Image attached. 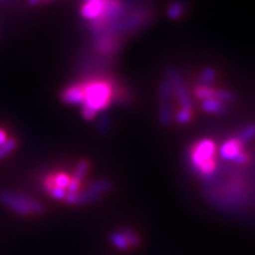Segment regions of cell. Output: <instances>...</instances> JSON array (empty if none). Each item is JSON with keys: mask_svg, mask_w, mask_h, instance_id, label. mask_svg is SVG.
Here are the masks:
<instances>
[{"mask_svg": "<svg viewBox=\"0 0 255 255\" xmlns=\"http://www.w3.org/2000/svg\"><path fill=\"white\" fill-rule=\"evenodd\" d=\"M248 159H250V157H248V155L245 151H242V152H240V154L238 155V157L235 158L234 162H237V163H239V164H245V163H247Z\"/></svg>", "mask_w": 255, "mask_h": 255, "instance_id": "cell-28", "label": "cell"}, {"mask_svg": "<svg viewBox=\"0 0 255 255\" xmlns=\"http://www.w3.org/2000/svg\"><path fill=\"white\" fill-rule=\"evenodd\" d=\"M41 1V0H27V2L30 4L31 6H36L39 4V2Z\"/></svg>", "mask_w": 255, "mask_h": 255, "instance_id": "cell-30", "label": "cell"}, {"mask_svg": "<svg viewBox=\"0 0 255 255\" xmlns=\"http://www.w3.org/2000/svg\"><path fill=\"white\" fill-rule=\"evenodd\" d=\"M60 100L69 105H84L85 97L82 84H73L65 88L60 94Z\"/></svg>", "mask_w": 255, "mask_h": 255, "instance_id": "cell-7", "label": "cell"}, {"mask_svg": "<svg viewBox=\"0 0 255 255\" xmlns=\"http://www.w3.org/2000/svg\"><path fill=\"white\" fill-rule=\"evenodd\" d=\"M96 115H97V113L92 110L91 108L87 107V105H82V117L85 121H89V122L94 121L96 119Z\"/></svg>", "mask_w": 255, "mask_h": 255, "instance_id": "cell-26", "label": "cell"}, {"mask_svg": "<svg viewBox=\"0 0 255 255\" xmlns=\"http://www.w3.org/2000/svg\"><path fill=\"white\" fill-rule=\"evenodd\" d=\"M98 1H104V0H84V2H98Z\"/></svg>", "mask_w": 255, "mask_h": 255, "instance_id": "cell-31", "label": "cell"}, {"mask_svg": "<svg viewBox=\"0 0 255 255\" xmlns=\"http://www.w3.org/2000/svg\"><path fill=\"white\" fill-rule=\"evenodd\" d=\"M237 138L242 143V144H245V143L250 142L253 138H255V124H250V126L245 127L244 129L239 132Z\"/></svg>", "mask_w": 255, "mask_h": 255, "instance_id": "cell-20", "label": "cell"}, {"mask_svg": "<svg viewBox=\"0 0 255 255\" xmlns=\"http://www.w3.org/2000/svg\"><path fill=\"white\" fill-rule=\"evenodd\" d=\"M121 233H122L123 237L126 238V240L128 241V244H129L130 247H137L139 244H141V239H139L138 235H137L132 229L126 227L121 231Z\"/></svg>", "mask_w": 255, "mask_h": 255, "instance_id": "cell-23", "label": "cell"}, {"mask_svg": "<svg viewBox=\"0 0 255 255\" xmlns=\"http://www.w3.org/2000/svg\"><path fill=\"white\" fill-rule=\"evenodd\" d=\"M151 19L152 11L150 8H139L131 12V13H124L117 20L108 25L100 33H111L119 36L120 33L132 32L133 30H138V28L146 26V25L150 23Z\"/></svg>", "mask_w": 255, "mask_h": 255, "instance_id": "cell-3", "label": "cell"}, {"mask_svg": "<svg viewBox=\"0 0 255 255\" xmlns=\"http://www.w3.org/2000/svg\"><path fill=\"white\" fill-rule=\"evenodd\" d=\"M201 108H202L203 111L208 114H223L227 110L226 104L221 101L216 100V98H209V100L202 101Z\"/></svg>", "mask_w": 255, "mask_h": 255, "instance_id": "cell-11", "label": "cell"}, {"mask_svg": "<svg viewBox=\"0 0 255 255\" xmlns=\"http://www.w3.org/2000/svg\"><path fill=\"white\" fill-rule=\"evenodd\" d=\"M194 117V110L190 108H181L180 110L175 114V121L178 124H188L191 122Z\"/></svg>", "mask_w": 255, "mask_h": 255, "instance_id": "cell-19", "label": "cell"}, {"mask_svg": "<svg viewBox=\"0 0 255 255\" xmlns=\"http://www.w3.org/2000/svg\"><path fill=\"white\" fill-rule=\"evenodd\" d=\"M110 240H111V242H113L114 246L119 248V250L127 251V250H129V248H130L129 244H128L126 238L123 237V234L121 232L113 233V234L110 235Z\"/></svg>", "mask_w": 255, "mask_h": 255, "instance_id": "cell-21", "label": "cell"}, {"mask_svg": "<svg viewBox=\"0 0 255 255\" xmlns=\"http://www.w3.org/2000/svg\"><path fill=\"white\" fill-rule=\"evenodd\" d=\"M215 90L216 89L212 87H203V85H197L194 90V95L196 98L201 101L209 100V98H215Z\"/></svg>", "mask_w": 255, "mask_h": 255, "instance_id": "cell-18", "label": "cell"}, {"mask_svg": "<svg viewBox=\"0 0 255 255\" xmlns=\"http://www.w3.org/2000/svg\"><path fill=\"white\" fill-rule=\"evenodd\" d=\"M85 102L84 105L96 113L105 110L115 97L114 84L107 79H90L83 83Z\"/></svg>", "mask_w": 255, "mask_h": 255, "instance_id": "cell-1", "label": "cell"}, {"mask_svg": "<svg viewBox=\"0 0 255 255\" xmlns=\"http://www.w3.org/2000/svg\"><path fill=\"white\" fill-rule=\"evenodd\" d=\"M216 143L213 139L203 138L196 142L190 149V162L200 175L210 177L214 175L218 162H216Z\"/></svg>", "mask_w": 255, "mask_h": 255, "instance_id": "cell-2", "label": "cell"}, {"mask_svg": "<svg viewBox=\"0 0 255 255\" xmlns=\"http://www.w3.org/2000/svg\"><path fill=\"white\" fill-rule=\"evenodd\" d=\"M97 128H98V131L100 132H107L108 130H109L110 128V120L108 119V116H102L100 121H98V124H97Z\"/></svg>", "mask_w": 255, "mask_h": 255, "instance_id": "cell-27", "label": "cell"}, {"mask_svg": "<svg viewBox=\"0 0 255 255\" xmlns=\"http://www.w3.org/2000/svg\"><path fill=\"white\" fill-rule=\"evenodd\" d=\"M17 138H14V137H8L2 144H0V159L7 157V156L17 148Z\"/></svg>", "mask_w": 255, "mask_h": 255, "instance_id": "cell-17", "label": "cell"}, {"mask_svg": "<svg viewBox=\"0 0 255 255\" xmlns=\"http://www.w3.org/2000/svg\"><path fill=\"white\" fill-rule=\"evenodd\" d=\"M173 95V87H171L169 79L167 77H164L161 81V83H159L158 89V96L159 100H161V103H169Z\"/></svg>", "mask_w": 255, "mask_h": 255, "instance_id": "cell-14", "label": "cell"}, {"mask_svg": "<svg viewBox=\"0 0 255 255\" xmlns=\"http://www.w3.org/2000/svg\"><path fill=\"white\" fill-rule=\"evenodd\" d=\"M171 121V107L169 103H161L158 109V123L162 127H168Z\"/></svg>", "mask_w": 255, "mask_h": 255, "instance_id": "cell-15", "label": "cell"}, {"mask_svg": "<svg viewBox=\"0 0 255 255\" xmlns=\"http://www.w3.org/2000/svg\"><path fill=\"white\" fill-rule=\"evenodd\" d=\"M0 203L7 207L15 214L23 216L38 215L44 212V206L39 201L23 195V194L12 193L7 190H0Z\"/></svg>", "mask_w": 255, "mask_h": 255, "instance_id": "cell-4", "label": "cell"}, {"mask_svg": "<svg viewBox=\"0 0 255 255\" xmlns=\"http://www.w3.org/2000/svg\"><path fill=\"white\" fill-rule=\"evenodd\" d=\"M70 181H71V176L66 173H56V174H51L47 176L44 182L51 183L52 186L62 188V189H65L69 187Z\"/></svg>", "mask_w": 255, "mask_h": 255, "instance_id": "cell-12", "label": "cell"}, {"mask_svg": "<svg viewBox=\"0 0 255 255\" xmlns=\"http://www.w3.org/2000/svg\"><path fill=\"white\" fill-rule=\"evenodd\" d=\"M165 77L169 79L171 87H173V94L176 97L181 108H190L193 109V101L189 95V91L184 84L181 73L176 68H168L165 72Z\"/></svg>", "mask_w": 255, "mask_h": 255, "instance_id": "cell-5", "label": "cell"}, {"mask_svg": "<svg viewBox=\"0 0 255 255\" xmlns=\"http://www.w3.org/2000/svg\"><path fill=\"white\" fill-rule=\"evenodd\" d=\"M41 1H43V2H50V1H52V0H41Z\"/></svg>", "mask_w": 255, "mask_h": 255, "instance_id": "cell-33", "label": "cell"}, {"mask_svg": "<svg viewBox=\"0 0 255 255\" xmlns=\"http://www.w3.org/2000/svg\"><path fill=\"white\" fill-rule=\"evenodd\" d=\"M44 187H45V189L49 191V194L53 197V199L65 200V196H66V190L65 189L55 187V186H52L51 183H47V182H44Z\"/></svg>", "mask_w": 255, "mask_h": 255, "instance_id": "cell-24", "label": "cell"}, {"mask_svg": "<svg viewBox=\"0 0 255 255\" xmlns=\"http://www.w3.org/2000/svg\"><path fill=\"white\" fill-rule=\"evenodd\" d=\"M187 6L182 0H174L167 7V15L170 20L176 21L178 19L183 17V14L186 13Z\"/></svg>", "mask_w": 255, "mask_h": 255, "instance_id": "cell-10", "label": "cell"}, {"mask_svg": "<svg viewBox=\"0 0 255 255\" xmlns=\"http://www.w3.org/2000/svg\"><path fill=\"white\" fill-rule=\"evenodd\" d=\"M215 79H216L215 69L208 66V68H206L202 72H201L199 84L203 85V87H212V84L215 82Z\"/></svg>", "mask_w": 255, "mask_h": 255, "instance_id": "cell-16", "label": "cell"}, {"mask_svg": "<svg viewBox=\"0 0 255 255\" xmlns=\"http://www.w3.org/2000/svg\"><path fill=\"white\" fill-rule=\"evenodd\" d=\"M104 6L105 0L98 2H84L81 7V15L84 19H87L89 23L97 20L103 14Z\"/></svg>", "mask_w": 255, "mask_h": 255, "instance_id": "cell-9", "label": "cell"}, {"mask_svg": "<svg viewBox=\"0 0 255 255\" xmlns=\"http://www.w3.org/2000/svg\"><path fill=\"white\" fill-rule=\"evenodd\" d=\"M242 146L244 144L239 141L237 137L234 138H229L223 144L220 146L219 154L220 157L225 159V161H235L238 155L242 152Z\"/></svg>", "mask_w": 255, "mask_h": 255, "instance_id": "cell-8", "label": "cell"}, {"mask_svg": "<svg viewBox=\"0 0 255 255\" xmlns=\"http://www.w3.org/2000/svg\"><path fill=\"white\" fill-rule=\"evenodd\" d=\"M89 168H90V163L87 159H82V161L78 162V164L76 165L75 171H73V177L77 178L79 181L84 180L85 175L89 171Z\"/></svg>", "mask_w": 255, "mask_h": 255, "instance_id": "cell-22", "label": "cell"}, {"mask_svg": "<svg viewBox=\"0 0 255 255\" xmlns=\"http://www.w3.org/2000/svg\"><path fill=\"white\" fill-rule=\"evenodd\" d=\"M7 1V0H0V5H2V4H5V2Z\"/></svg>", "mask_w": 255, "mask_h": 255, "instance_id": "cell-32", "label": "cell"}, {"mask_svg": "<svg viewBox=\"0 0 255 255\" xmlns=\"http://www.w3.org/2000/svg\"><path fill=\"white\" fill-rule=\"evenodd\" d=\"M111 188H113V183L108 180H98V181H94V182L89 183L87 189L92 191V193L96 194V195L101 196L103 194L109 191Z\"/></svg>", "mask_w": 255, "mask_h": 255, "instance_id": "cell-13", "label": "cell"}, {"mask_svg": "<svg viewBox=\"0 0 255 255\" xmlns=\"http://www.w3.org/2000/svg\"><path fill=\"white\" fill-rule=\"evenodd\" d=\"M7 138H8L7 132H6L4 129H1V128H0V144H2V143H4Z\"/></svg>", "mask_w": 255, "mask_h": 255, "instance_id": "cell-29", "label": "cell"}, {"mask_svg": "<svg viewBox=\"0 0 255 255\" xmlns=\"http://www.w3.org/2000/svg\"><path fill=\"white\" fill-rule=\"evenodd\" d=\"M215 98L216 100L223 102V103H229V102L235 101L237 96L234 92L229 90H223V89H216L215 90Z\"/></svg>", "mask_w": 255, "mask_h": 255, "instance_id": "cell-25", "label": "cell"}, {"mask_svg": "<svg viewBox=\"0 0 255 255\" xmlns=\"http://www.w3.org/2000/svg\"><path fill=\"white\" fill-rule=\"evenodd\" d=\"M94 49L104 56H113L121 50L123 41L119 36L111 33H97L94 39Z\"/></svg>", "mask_w": 255, "mask_h": 255, "instance_id": "cell-6", "label": "cell"}]
</instances>
